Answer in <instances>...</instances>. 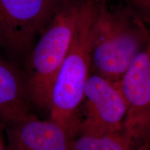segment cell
<instances>
[{"label": "cell", "instance_id": "6da1fadb", "mask_svg": "<svg viewBox=\"0 0 150 150\" xmlns=\"http://www.w3.org/2000/svg\"><path fill=\"white\" fill-rule=\"evenodd\" d=\"M91 72L118 83L145 46L149 30L130 8L110 11L106 0H95Z\"/></svg>", "mask_w": 150, "mask_h": 150}, {"label": "cell", "instance_id": "7a4b0ae2", "mask_svg": "<svg viewBox=\"0 0 150 150\" xmlns=\"http://www.w3.org/2000/svg\"><path fill=\"white\" fill-rule=\"evenodd\" d=\"M82 0H59L30 54L25 74L33 105L49 111L52 87L72 42Z\"/></svg>", "mask_w": 150, "mask_h": 150}, {"label": "cell", "instance_id": "3957f363", "mask_svg": "<svg viewBox=\"0 0 150 150\" xmlns=\"http://www.w3.org/2000/svg\"><path fill=\"white\" fill-rule=\"evenodd\" d=\"M95 9V0H82L72 42L52 90L48 111L50 119L66 129L71 136L75 114L83 100L84 88L91 74Z\"/></svg>", "mask_w": 150, "mask_h": 150}, {"label": "cell", "instance_id": "277c9868", "mask_svg": "<svg viewBox=\"0 0 150 150\" xmlns=\"http://www.w3.org/2000/svg\"><path fill=\"white\" fill-rule=\"evenodd\" d=\"M127 108L119 83L91 72L83 100L74 116L72 138L79 134L102 135L121 130Z\"/></svg>", "mask_w": 150, "mask_h": 150}, {"label": "cell", "instance_id": "5b68a950", "mask_svg": "<svg viewBox=\"0 0 150 150\" xmlns=\"http://www.w3.org/2000/svg\"><path fill=\"white\" fill-rule=\"evenodd\" d=\"M59 0H0L1 42L12 52L29 50L51 19Z\"/></svg>", "mask_w": 150, "mask_h": 150}, {"label": "cell", "instance_id": "8992f818", "mask_svg": "<svg viewBox=\"0 0 150 150\" xmlns=\"http://www.w3.org/2000/svg\"><path fill=\"white\" fill-rule=\"evenodd\" d=\"M118 83L128 106L124 130L135 140L143 141L150 136V31L145 46Z\"/></svg>", "mask_w": 150, "mask_h": 150}, {"label": "cell", "instance_id": "52a82bcc", "mask_svg": "<svg viewBox=\"0 0 150 150\" xmlns=\"http://www.w3.org/2000/svg\"><path fill=\"white\" fill-rule=\"evenodd\" d=\"M6 150H72L73 138L52 120L32 112L2 124Z\"/></svg>", "mask_w": 150, "mask_h": 150}, {"label": "cell", "instance_id": "ba28073f", "mask_svg": "<svg viewBox=\"0 0 150 150\" xmlns=\"http://www.w3.org/2000/svg\"><path fill=\"white\" fill-rule=\"evenodd\" d=\"M31 97L27 79L16 67L0 58V124L30 113Z\"/></svg>", "mask_w": 150, "mask_h": 150}, {"label": "cell", "instance_id": "9c48e42d", "mask_svg": "<svg viewBox=\"0 0 150 150\" xmlns=\"http://www.w3.org/2000/svg\"><path fill=\"white\" fill-rule=\"evenodd\" d=\"M143 141L135 140L122 129L102 135L79 134L73 138L72 150H137Z\"/></svg>", "mask_w": 150, "mask_h": 150}, {"label": "cell", "instance_id": "30bf717a", "mask_svg": "<svg viewBox=\"0 0 150 150\" xmlns=\"http://www.w3.org/2000/svg\"><path fill=\"white\" fill-rule=\"evenodd\" d=\"M130 8L145 23L150 24V0H125Z\"/></svg>", "mask_w": 150, "mask_h": 150}, {"label": "cell", "instance_id": "8fae6325", "mask_svg": "<svg viewBox=\"0 0 150 150\" xmlns=\"http://www.w3.org/2000/svg\"><path fill=\"white\" fill-rule=\"evenodd\" d=\"M3 128L1 125L0 124V150H6V146L5 138L3 134Z\"/></svg>", "mask_w": 150, "mask_h": 150}, {"label": "cell", "instance_id": "7c38bea8", "mask_svg": "<svg viewBox=\"0 0 150 150\" xmlns=\"http://www.w3.org/2000/svg\"><path fill=\"white\" fill-rule=\"evenodd\" d=\"M137 150H150V136L144 140Z\"/></svg>", "mask_w": 150, "mask_h": 150}, {"label": "cell", "instance_id": "4fadbf2b", "mask_svg": "<svg viewBox=\"0 0 150 150\" xmlns=\"http://www.w3.org/2000/svg\"><path fill=\"white\" fill-rule=\"evenodd\" d=\"M1 25H0V41H1Z\"/></svg>", "mask_w": 150, "mask_h": 150}]
</instances>
